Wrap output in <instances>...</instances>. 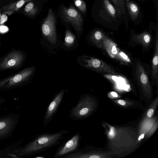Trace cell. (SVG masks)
<instances>
[{"label": "cell", "instance_id": "6da1fadb", "mask_svg": "<svg viewBox=\"0 0 158 158\" xmlns=\"http://www.w3.org/2000/svg\"><path fill=\"white\" fill-rule=\"evenodd\" d=\"M69 133L68 130H62L54 133H43L37 136L22 149L16 150L19 156H30L39 153L56 146L60 143Z\"/></svg>", "mask_w": 158, "mask_h": 158}, {"label": "cell", "instance_id": "7a4b0ae2", "mask_svg": "<svg viewBox=\"0 0 158 158\" xmlns=\"http://www.w3.org/2000/svg\"><path fill=\"white\" fill-rule=\"evenodd\" d=\"M77 61L79 66L85 69L99 73L115 75L118 74L113 67L102 60L92 56L83 54L77 57Z\"/></svg>", "mask_w": 158, "mask_h": 158}, {"label": "cell", "instance_id": "3957f363", "mask_svg": "<svg viewBox=\"0 0 158 158\" xmlns=\"http://www.w3.org/2000/svg\"><path fill=\"white\" fill-rule=\"evenodd\" d=\"M56 20L51 10H49L46 18L43 23L41 28L42 36L46 43L52 47L58 46L60 41L57 36Z\"/></svg>", "mask_w": 158, "mask_h": 158}, {"label": "cell", "instance_id": "277c9868", "mask_svg": "<svg viewBox=\"0 0 158 158\" xmlns=\"http://www.w3.org/2000/svg\"><path fill=\"white\" fill-rule=\"evenodd\" d=\"M35 71V66L26 68L21 71L0 81V88H12L30 80Z\"/></svg>", "mask_w": 158, "mask_h": 158}, {"label": "cell", "instance_id": "5b68a950", "mask_svg": "<svg viewBox=\"0 0 158 158\" xmlns=\"http://www.w3.org/2000/svg\"><path fill=\"white\" fill-rule=\"evenodd\" d=\"M62 14L65 21L73 27L79 40L83 31V20L81 14L72 6L69 8L63 7Z\"/></svg>", "mask_w": 158, "mask_h": 158}, {"label": "cell", "instance_id": "8992f818", "mask_svg": "<svg viewBox=\"0 0 158 158\" xmlns=\"http://www.w3.org/2000/svg\"><path fill=\"white\" fill-rule=\"evenodd\" d=\"M81 138L80 133L79 132L76 133L58 148L53 158H64L67 155L78 149Z\"/></svg>", "mask_w": 158, "mask_h": 158}, {"label": "cell", "instance_id": "52a82bcc", "mask_svg": "<svg viewBox=\"0 0 158 158\" xmlns=\"http://www.w3.org/2000/svg\"><path fill=\"white\" fill-rule=\"evenodd\" d=\"M89 98L85 94L81 95L77 103L72 107L69 116L74 120H81L84 119L89 112Z\"/></svg>", "mask_w": 158, "mask_h": 158}, {"label": "cell", "instance_id": "ba28073f", "mask_svg": "<svg viewBox=\"0 0 158 158\" xmlns=\"http://www.w3.org/2000/svg\"><path fill=\"white\" fill-rule=\"evenodd\" d=\"M24 59V56L20 51H13L11 52L0 62V71L19 67Z\"/></svg>", "mask_w": 158, "mask_h": 158}, {"label": "cell", "instance_id": "9c48e42d", "mask_svg": "<svg viewBox=\"0 0 158 158\" xmlns=\"http://www.w3.org/2000/svg\"><path fill=\"white\" fill-rule=\"evenodd\" d=\"M65 92V89H63L56 94L48 105L43 120V123L44 125L48 124L56 114L63 99Z\"/></svg>", "mask_w": 158, "mask_h": 158}, {"label": "cell", "instance_id": "30bf717a", "mask_svg": "<svg viewBox=\"0 0 158 158\" xmlns=\"http://www.w3.org/2000/svg\"><path fill=\"white\" fill-rule=\"evenodd\" d=\"M14 116H7L0 119V140L10 135L15 129L17 121Z\"/></svg>", "mask_w": 158, "mask_h": 158}, {"label": "cell", "instance_id": "8fae6325", "mask_svg": "<svg viewBox=\"0 0 158 158\" xmlns=\"http://www.w3.org/2000/svg\"><path fill=\"white\" fill-rule=\"evenodd\" d=\"M78 45V41L76 36L69 29H66L61 47L69 51L76 48Z\"/></svg>", "mask_w": 158, "mask_h": 158}, {"label": "cell", "instance_id": "7c38bea8", "mask_svg": "<svg viewBox=\"0 0 158 158\" xmlns=\"http://www.w3.org/2000/svg\"><path fill=\"white\" fill-rule=\"evenodd\" d=\"M101 30H96L93 31L87 37V41L90 44L100 48L102 46V42L105 37Z\"/></svg>", "mask_w": 158, "mask_h": 158}, {"label": "cell", "instance_id": "4fadbf2b", "mask_svg": "<svg viewBox=\"0 0 158 158\" xmlns=\"http://www.w3.org/2000/svg\"><path fill=\"white\" fill-rule=\"evenodd\" d=\"M152 41L151 34L148 32H144L133 36L130 41L131 43L140 44L143 47L147 48L151 45Z\"/></svg>", "mask_w": 158, "mask_h": 158}, {"label": "cell", "instance_id": "5bb4252c", "mask_svg": "<svg viewBox=\"0 0 158 158\" xmlns=\"http://www.w3.org/2000/svg\"><path fill=\"white\" fill-rule=\"evenodd\" d=\"M152 65L151 73V78L152 80L157 82L158 75V34L157 31L155 40V51L152 60Z\"/></svg>", "mask_w": 158, "mask_h": 158}, {"label": "cell", "instance_id": "9a60e30c", "mask_svg": "<svg viewBox=\"0 0 158 158\" xmlns=\"http://www.w3.org/2000/svg\"><path fill=\"white\" fill-rule=\"evenodd\" d=\"M34 0H18L4 6L2 9L5 13L10 15L15 12L18 11L26 2Z\"/></svg>", "mask_w": 158, "mask_h": 158}, {"label": "cell", "instance_id": "2e32d148", "mask_svg": "<svg viewBox=\"0 0 158 158\" xmlns=\"http://www.w3.org/2000/svg\"><path fill=\"white\" fill-rule=\"evenodd\" d=\"M126 6L131 19L133 20H136L139 13L137 5L133 2L128 1L126 2Z\"/></svg>", "mask_w": 158, "mask_h": 158}, {"label": "cell", "instance_id": "e0dca14e", "mask_svg": "<svg viewBox=\"0 0 158 158\" xmlns=\"http://www.w3.org/2000/svg\"><path fill=\"white\" fill-rule=\"evenodd\" d=\"M38 10V8L31 2L28 3L24 9L25 13L27 15L31 16L35 15L37 13Z\"/></svg>", "mask_w": 158, "mask_h": 158}, {"label": "cell", "instance_id": "ac0fdd59", "mask_svg": "<svg viewBox=\"0 0 158 158\" xmlns=\"http://www.w3.org/2000/svg\"><path fill=\"white\" fill-rule=\"evenodd\" d=\"M105 8L108 14L112 17L115 18L116 11L115 8L109 0H103Z\"/></svg>", "mask_w": 158, "mask_h": 158}, {"label": "cell", "instance_id": "d6986e66", "mask_svg": "<svg viewBox=\"0 0 158 158\" xmlns=\"http://www.w3.org/2000/svg\"><path fill=\"white\" fill-rule=\"evenodd\" d=\"M74 3L76 7L82 13L86 11V6L85 2L83 0H74Z\"/></svg>", "mask_w": 158, "mask_h": 158}, {"label": "cell", "instance_id": "ffe728a7", "mask_svg": "<svg viewBox=\"0 0 158 158\" xmlns=\"http://www.w3.org/2000/svg\"><path fill=\"white\" fill-rule=\"evenodd\" d=\"M154 113V110L153 109H150L147 112V115L149 117H150L152 116Z\"/></svg>", "mask_w": 158, "mask_h": 158}, {"label": "cell", "instance_id": "44dd1931", "mask_svg": "<svg viewBox=\"0 0 158 158\" xmlns=\"http://www.w3.org/2000/svg\"><path fill=\"white\" fill-rule=\"evenodd\" d=\"M118 102L119 104L122 105H125L126 104L125 102L123 100H119Z\"/></svg>", "mask_w": 158, "mask_h": 158}, {"label": "cell", "instance_id": "7402d4cb", "mask_svg": "<svg viewBox=\"0 0 158 158\" xmlns=\"http://www.w3.org/2000/svg\"><path fill=\"white\" fill-rule=\"evenodd\" d=\"M115 5L118 6L119 4V0H111Z\"/></svg>", "mask_w": 158, "mask_h": 158}, {"label": "cell", "instance_id": "603a6c76", "mask_svg": "<svg viewBox=\"0 0 158 158\" xmlns=\"http://www.w3.org/2000/svg\"><path fill=\"white\" fill-rule=\"evenodd\" d=\"M7 154H8V156H10L11 157H13V158H19V157H18L16 155H15V154H14L8 153Z\"/></svg>", "mask_w": 158, "mask_h": 158}, {"label": "cell", "instance_id": "cb8c5ba5", "mask_svg": "<svg viewBox=\"0 0 158 158\" xmlns=\"http://www.w3.org/2000/svg\"><path fill=\"white\" fill-rule=\"evenodd\" d=\"M111 94L114 97H118V94H117L116 93H115V92H111Z\"/></svg>", "mask_w": 158, "mask_h": 158}, {"label": "cell", "instance_id": "d4e9b609", "mask_svg": "<svg viewBox=\"0 0 158 158\" xmlns=\"http://www.w3.org/2000/svg\"><path fill=\"white\" fill-rule=\"evenodd\" d=\"M119 0V3H120V4L121 6L123 7L124 6V0Z\"/></svg>", "mask_w": 158, "mask_h": 158}, {"label": "cell", "instance_id": "484cf974", "mask_svg": "<svg viewBox=\"0 0 158 158\" xmlns=\"http://www.w3.org/2000/svg\"><path fill=\"white\" fill-rule=\"evenodd\" d=\"M100 157L97 155H93L91 156L89 158H99Z\"/></svg>", "mask_w": 158, "mask_h": 158}, {"label": "cell", "instance_id": "4316f807", "mask_svg": "<svg viewBox=\"0 0 158 158\" xmlns=\"http://www.w3.org/2000/svg\"><path fill=\"white\" fill-rule=\"evenodd\" d=\"M144 137V134H142L141 135H140L139 138L138 140H140L141 139L143 138Z\"/></svg>", "mask_w": 158, "mask_h": 158}, {"label": "cell", "instance_id": "83f0119b", "mask_svg": "<svg viewBox=\"0 0 158 158\" xmlns=\"http://www.w3.org/2000/svg\"><path fill=\"white\" fill-rule=\"evenodd\" d=\"M5 102V100H3L2 99L0 98V105L2 103Z\"/></svg>", "mask_w": 158, "mask_h": 158}, {"label": "cell", "instance_id": "f1b7e54d", "mask_svg": "<svg viewBox=\"0 0 158 158\" xmlns=\"http://www.w3.org/2000/svg\"><path fill=\"white\" fill-rule=\"evenodd\" d=\"M1 0H0V1H1Z\"/></svg>", "mask_w": 158, "mask_h": 158}, {"label": "cell", "instance_id": "f546056e", "mask_svg": "<svg viewBox=\"0 0 158 158\" xmlns=\"http://www.w3.org/2000/svg\"></svg>", "mask_w": 158, "mask_h": 158}]
</instances>
